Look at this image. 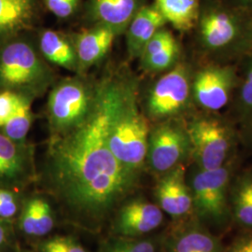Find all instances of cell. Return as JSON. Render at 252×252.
<instances>
[{"label":"cell","instance_id":"cell-4","mask_svg":"<svg viewBox=\"0 0 252 252\" xmlns=\"http://www.w3.org/2000/svg\"><path fill=\"white\" fill-rule=\"evenodd\" d=\"M234 160L216 169L205 170L194 166L189 184L193 217L205 225L225 227L231 220L230 186L234 178Z\"/></svg>","mask_w":252,"mask_h":252},{"label":"cell","instance_id":"cell-14","mask_svg":"<svg viewBox=\"0 0 252 252\" xmlns=\"http://www.w3.org/2000/svg\"><path fill=\"white\" fill-rule=\"evenodd\" d=\"M180 47L171 31L162 27L146 44L140 54V63L145 71L159 73L171 69L178 63Z\"/></svg>","mask_w":252,"mask_h":252},{"label":"cell","instance_id":"cell-13","mask_svg":"<svg viewBox=\"0 0 252 252\" xmlns=\"http://www.w3.org/2000/svg\"><path fill=\"white\" fill-rule=\"evenodd\" d=\"M166 236L163 246L166 252H224L225 248L207 226L194 217L182 220Z\"/></svg>","mask_w":252,"mask_h":252},{"label":"cell","instance_id":"cell-11","mask_svg":"<svg viewBox=\"0 0 252 252\" xmlns=\"http://www.w3.org/2000/svg\"><path fill=\"white\" fill-rule=\"evenodd\" d=\"M162 209L144 198L130 199L118 208L113 220V231L120 237H143L162 225Z\"/></svg>","mask_w":252,"mask_h":252},{"label":"cell","instance_id":"cell-34","mask_svg":"<svg viewBox=\"0 0 252 252\" xmlns=\"http://www.w3.org/2000/svg\"><path fill=\"white\" fill-rule=\"evenodd\" d=\"M250 126H249V131H248V135H249V138H250V141L252 143V117L250 118Z\"/></svg>","mask_w":252,"mask_h":252},{"label":"cell","instance_id":"cell-10","mask_svg":"<svg viewBox=\"0 0 252 252\" xmlns=\"http://www.w3.org/2000/svg\"><path fill=\"white\" fill-rule=\"evenodd\" d=\"M237 83L238 78L233 65H207L193 76L192 98L199 108L208 112H216L229 103Z\"/></svg>","mask_w":252,"mask_h":252},{"label":"cell","instance_id":"cell-7","mask_svg":"<svg viewBox=\"0 0 252 252\" xmlns=\"http://www.w3.org/2000/svg\"><path fill=\"white\" fill-rule=\"evenodd\" d=\"M191 154L186 126L177 120H165L150 131L146 163L162 176L180 164Z\"/></svg>","mask_w":252,"mask_h":252},{"label":"cell","instance_id":"cell-32","mask_svg":"<svg viewBox=\"0 0 252 252\" xmlns=\"http://www.w3.org/2000/svg\"><path fill=\"white\" fill-rule=\"evenodd\" d=\"M226 2L247 10H252V0H224Z\"/></svg>","mask_w":252,"mask_h":252},{"label":"cell","instance_id":"cell-17","mask_svg":"<svg viewBox=\"0 0 252 252\" xmlns=\"http://www.w3.org/2000/svg\"><path fill=\"white\" fill-rule=\"evenodd\" d=\"M30 173V157L24 143L0 133V183L19 184Z\"/></svg>","mask_w":252,"mask_h":252},{"label":"cell","instance_id":"cell-6","mask_svg":"<svg viewBox=\"0 0 252 252\" xmlns=\"http://www.w3.org/2000/svg\"><path fill=\"white\" fill-rule=\"evenodd\" d=\"M195 166L216 169L233 160L236 148L234 129L224 121L210 116L193 118L186 126Z\"/></svg>","mask_w":252,"mask_h":252},{"label":"cell","instance_id":"cell-29","mask_svg":"<svg viewBox=\"0 0 252 252\" xmlns=\"http://www.w3.org/2000/svg\"><path fill=\"white\" fill-rule=\"evenodd\" d=\"M18 94L10 91L0 93V127L2 128L8 122L16 108Z\"/></svg>","mask_w":252,"mask_h":252},{"label":"cell","instance_id":"cell-1","mask_svg":"<svg viewBox=\"0 0 252 252\" xmlns=\"http://www.w3.org/2000/svg\"><path fill=\"white\" fill-rule=\"evenodd\" d=\"M124 86V81H102L94 89L85 117L67 131L54 134L47 153L49 191L71 223L93 233L131 196L140 178L119 162L108 146Z\"/></svg>","mask_w":252,"mask_h":252},{"label":"cell","instance_id":"cell-24","mask_svg":"<svg viewBox=\"0 0 252 252\" xmlns=\"http://www.w3.org/2000/svg\"><path fill=\"white\" fill-rule=\"evenodd\" d=\"M32 123L31 99L29 96L19 94L16 108L5 126L2 127L3 134L10 139L24 143Z\"/></svg>","mask_w":252,"mask_h":252},{"label":"cell","instance_id":"cell-27","mask_svg":"<svg viewBox=\"0 0 252 252\" xmlns=\"http://www.w3.org/2000/svg\"><path fill=\"white\" fill-rule=\"evenodd\" d=\"M42 252H87L75 239L58 236L42 244Z\"/></svg>","mask_w":252,"mask_h":252},{"label":"cell","instance_id":"cell-33","mask_svg":"<svg viewBox=\"0 0 252 252\" xmlns=\"http://www.w3.org/2000/svg\"><path fill=\"white\" fill-rule=\"evenodd\" d=\"M2 219H0V248H2L7 242V229L5 228L4 224L2 223Z\"/></svg>","mask_w":252,"mask_h":252},{"label":"cell","instance_id":"cell-22","mask_svg":"<svg viewBox=\"0 0 252 252\" xmlns=\"http://www.w3.org/2000/svg\"><path fill=\"white\" fill-rule=\"evenodd\" d=\"M153 5L180 32L189 31L197 24L201 0H154Z\"/></svg>","mask_w":252,"mask_h":252},{"label":"cell","instance_id":"cell-28","mask_svg":"<svg viewBox=\"0 0 252 252\" xmlns=\"http://www.w3.org/2000/svg\"><path fill=\"white\" fill-rule=\"evenodd\" d=\"M47 9L58 18L70 17L76 11L79 0H43Z\"/></svg>","mask_w":252,"mask_h":252},{"label":"cell","instance_id":"cell-30","mask_svg":"<svg viewBox=\"0 0 252 252\" xmlns=\"http://www.w3.org/2000/svg\"><path fill=\"white\" fill-rule=\"evenodd\" d=\"M17 211L18 202L15 194L9 189H0V219H11Z\"/></svg>","mask_w":252,"mask_h":252},{"label":"cell","instance_id":"cell-16","mask_svg":"<svg viewBox=\"0 0 252 252\" xmlns=\"http://www.w3.org/2000/svg\"><path fill=\"white\" fill-rule=\"evenodd\" d=\"M166 24L165 19L153 4L144 5L139 9L126 31L130 58L139 57L146 44Z\"/></svg>","mask_w":252,"mask_h":252},{"label":"cell","instance_id":"cell-26","mask_svg":"<svg viewBox=\"0 0 252 252\" xmlns=\"http://www.w3.org/2000/svg\"><path fill=\"white\" fill-rule=\"evenodd\" d=\"M249 56L238 96V109L245 119L252 117V53Z\"/></svg>","mask_w":252,"mask_h":252},{"label":"cell","instance_id":"cell-18","mask_svg":"<svg viewBox=\"0 0 252 252\" xmlns=\"http://www.w3.org/2000/svg\"><path fill=\"white\" fill-rule=\"evenodd\" d=\"M36 11V0H0V46L30 27Z\"/></svg>","mask_w":252,"mask_h":252},{"label":"cell","instance_id":"cell-20","mask_svg":"<svg viewBox=\"0 0 252 252\" xmlns=\"http://www.w3.org/2000/svg\"><path fill=\"white\" fill-rule=\"evenodd\" d=\"M229 201L232 220L245 230H252V170L233 178Z\"/></svg>","mask_w":252,"mask_h":252},{"label":"cell","instance_id":"cell-15","mask_svg":"<svg viewBox=\"0 0 252 252\" xmlns=\"http://www.w3.org/2000/svg\"><path fill=\"white\" fill-rule=\"evenodd\" d=\"M144 0H91L89 13L97 25L111 28L117 35L126 32Z\"/></svg>","mask_w":252,"mask_h":252},{"label":"cell","instance_id":"cell-8","mask_svg":"<svg viewBox=\"0 0 252 252\" xmlns=\"http://www.w3.org/2000/svg\"><path fill=\"white\" fill-rule=\"evenodd\" d=\"M191 81L190 70L185 63H177L163 74L149 92V117L155 121H165L186 110L192 97Z\"/></svg>","mask_w":252,"mask_h":252},{"label":"cell","instance_id":"cell-3","mask_svg":"<svg viewBox=\"0 0 252 252\" xmlns=\"http://www.w3.org/2000/svg\"><path fill=\"white\" fill-rule=\"evenodd\" d=\"M150 131L148 119L138 107L136 85L126 81L111 120L108 142L118 161L139 176L146 165Z\"/></svg>","mask_w":252,"mask_h":252},{"label":"cell","instance_id":"cell-12","mask_svg":"<svg viewBox=\"0 0 252 252\" xmlns=\"http://www.w3.org/2000/svg\"><path fill=\"white\" fill-rule=\"evenodd\" d=\"M156 204L175 220L193 217L192 197L184 164L161 176L154 189Z\"/></svg>","mask_w":252,"mask_h":252},{"label":"cell","instance_id":"cell-2","mask_svg":"<svg viewBox=\"0 0 252 252\" xmlns=\"http://www.w3.org/2000/svg\"><path fill=\"white\" fill-rule=\"evenodd\" d=\"M194 28L199 47L208 57L230 60L252 53V10L224 0H204Z\"/></svg>","mask_w":252,"mask_h":252},{"label":"cell","instance_id":"cell-9","mask_svg":"<svg viewBox=\"0 0 252 252\" xmlns=\"http://www.w3.org/2000/svg\"><path fill=\"white\" fill-rule=\"evenodd\" d=\"M93 95L94 90L80 80H66L54 87L48 100L49 121L54 135L67 131L85 117Z\"/></svg>","mask_w":252,"mask_h":252},{"label":"cell","instance_id":"cell-25","mask_svg":"<svg viewBox=\"0 0 252 252\" xmlns=\"http://www.w3.org/2000/svg\"><path fill=\"white\" fill-rule=\"evenodd\" d=\"M160 243L155 238L120 237L111 240L100 252H158Z\"/></svg>","mask_w":252,"mask_h":252},{"label":"cell","instance_id":"cell-23","mask_svg":"<svg viewBox=\"0 0 252 252\" xmlns=\"http://www.w3.org/2000/svg\"><path fill=\"white\" fill-rule=\"evenodd\" d=\"M39 48L46 59L61 67L75 70L78 58L75 48L70 42L54 30H45L39 36Z\"/></svg>","mask_w":252,"mask_h":252},{"label":"cell","instance_id":"cell-5","mask_svg":"<svg viewBox=\"0 0 252 252\" xmlns=\"http://www.w3.org/2000/svg\"><path fill=\"white\" fill-rule=\"evenodd\" d=\"M49 81L48 67L28 42L11 39L0 46V89L29 96Z\"/></svg>","mask_w":252,"mask_h":252},{"label":"cell","instance_id":"cell-31","mask_svg":"<svg viewBox=\"0 0 252 252\" xmlns=\"http://www.w3.org/2000/svg\"><path fill=\"white\" fill-rule=\"evenodd\" d=\"M224 252H252V230L236 236Z\"/></svg>","mask_w":252,"mask_h":252},{"label":"cell","instance_id":"cell-19","mask_svg":"<svg viewBox=\"0 0 252 252\" xmlns=\"http://www.w3.org/2000/svg\"><path fill=\"white\" fill-rule=\"evenodd\" d=\"M116 35L111 28L101 25L79 34L74 47L78 65L86 69L97 63L109 51Z\"/></svg>","mask_w":252,"mask_h":252},{"label":"cell","instance_id":"cell-21","mask_svg":"<svg viewBox=\"0 0 252 252\" xmlns=\"http://www.w3.org/2000/svg\"><path fill=\"white\" fill-rule=\"evenodd\" d=\"M21 229L29 236H43L52 232L54 215L51 205L42 197L28 199L22 211Z\"/></svg>","mask_w":252,"mask_h":252}]
</instances>
